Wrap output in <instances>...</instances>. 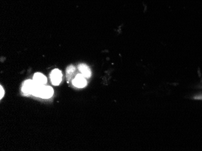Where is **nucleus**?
Segmentation results:
<instances>
[{
    "instance_id": "f257e3e1",
    "label": "nucleus",
    "mask_w": 202,
    "mask_h": 151,
    "mask_svg": "<svg viewBox=\"0 0 202 151\" xmlns=\"http://www.w3.org/2000/svg\"><path fill=\"white\" fill-rule=\"evenodd\" d=\"M53 94V89L50 86L39 85L36 83V87L33 95L42 98H49Z\"/></svg>"
},
{
    "instance_id": "f03ea898",
    "label": "nucleus",
    "mask_w": 202,
    "mask_h": 151,
    "mask_svg": "<svg viewBox=\"0 0 202 151\" xmlns=\"http://www.w3.org/2000/svg\"><path fill=\"white\" fill-rule=\"evenodd\" d=\"M35 87L36 83L34 80H27L23 84L22 91L25 94H33Z\"/></svg>"
},
{
    "instance_id": "7ed1b4c3",
    "label": "nucleus",
    "mask_w": 202,
    "mask_h": 151,
    "mask_svg": "<svg viewBox=\"0 0 202 151\" xmlns=\"http://www.w3.org/2000/svg\"><path fill=\"white\" fill-rule=\"evenodd\" d=\"M50 79L53 85H59L62 79V74L61 71L57 69H54L50 74Z\"/></svg>"
},
{
    "instance_id": "20e7f679",
    "label": "nucleus",
    "mask_w": 202,
    "mask_h": 151,
    "mask_svg": "<svg viewBox=\"0 0 202 151\" xmlns=\"http://www.w3.org/2000/svg\"><path fill=\"white\" fill-rule=\"evenodd\" d=\"M73 84L78 88H83L87 85V81L82 74H77L73 80Z\"/></svg>"
},
{
    "instance_id": "39448f33",
    "label": "nucleus",
    "mask_w": 202,
    "mask_h": 151,
    "mask_svg": "<svg viewBox=\"0 0 202 151\" xmlns=\"http://www.w3.org/2000/svg\"><path fill=\"white\" fill-rule=\"evenodd\" d=\"M79 71L85 78H90L92 76V72L89 67L85 64H80L78 66Z\"/></svg>"
},
{
    "instance_id": "423d86ee",
    "label": "nucleus",
    "mask_w": 202,
    "mask_h": 151,
    "mask_svg": "<svg viewBox=\"0 0 202 151\" xmlns=\"http://www.w3.org/2000/svg\"><path fill=\"white\" fill-rule=\"evenodd\" d=\"M34 82L39 85H44L46 84L47 81V79L46 76L42 74L41 73H36L34 76Z\"/></svg>"
},
{
    "instance_id": "0eeeda50",
    "label": "nucleus",
    "mask_w": 202,
    "mask_h": 151,
    "mask_svg": "<svg viewBox=\"0 0 202 151\" xmlns=\"http://www.w3.org/2000/svg\"><path fill=\"white\" fill-rule=\"evenodd\" d=\"M75 71V68L73 65H70L69 67H67L66 70V75L68 77L72 76L73 74V72Z\"/></svg>"
},
{
    "instance_id": "6e6552de",
    "label": "nucleus",
    "mask_w": 202,
    "mask_h": 151,
    "mask_svg": "<svg viewBox=\"0 0 202 151\" xmlns=\"http://www.w3.org/2000/svg\"><path fill=\"white\" fill-rule=\"evenodd\" d=\"M0 91H1V94H0V98L2 99V97L4 96V90L3 89V87L2 86L0 87Z\"/></svg>"
}]
</instances>
